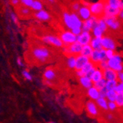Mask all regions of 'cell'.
Segmentation results:
<instances>
[{
  "instance_id": "obj_1",
  "label": "cell",
  "mask_w": 123,
  "mask_h": 123,
  "mask_svg": "<svg viewBox=\"0 0 123 123\" xmlns=\"http://www.w3.org/2000/svg\"><path fill=\"white\" fill-rule=\"evenodd\" d=\"M24 56L30 66H41L58 61L61 53L58 48L48 47L41 41L32 40Z\"/></svg>"
},
{
  "instance_id": "obj_2",
  "label": "cell",
  "mask_w": 123,
  "mask_h": 123,
  "mask_svg": "<svg viewBox=\"0 0 123 123\" xmlns=\"http://www.w3.org/2000/svg\"><path fill=\"white\" fill-rule=\"evenodd\" d=\"M69 75L58 64L48 66L43 74V82L49 87L61 88L65 87Z\"/></svg>"
},
{
  "instance_id": "obj_3",
  "label": "cell",
  "mask_w": 123,
  "mask_h": 123,
  "mask_svg": "<svg viewBox=\"0 0 123 123\" xmlns=\"http://www.w3.org/2000/svg\"><path fill=\"white\" fill-rule=\"evenodd\" d=\"M38 39L41 40L43 43H46L47 44L54 47L55 48H62L64 47V44L59 38V36H57L55 35L51 34V33H41L39 36H37Z\"/></svg>"
},
{
  "instance_id": "obj_4",
  "label": "cell",
  "mask_w": 123,
  "mask_h": 123,
  "mask_svg": "<svg viewBox=\"0 0 123 123\" xmlns=\"http://www.w3.org/2000/svg\"><path fill=\"white\" fill-rule=\"evenodd\" d=\"M89 10L91 11L92 16L96 17L97 19L104 18V8H105V4L102 2L99 1L97 2H95L94 4H91L89 6Z\"/></svg>"
},
{
  "instance_id": "obj_5",
  "label": "cell",
  "mask_w": 123,
  "mask_h": 123,
  "mask_svg": "<svg viewBox=\"0 0 123 123\" xmlns=\"http://www.w3.org/2000/svg\"><path fill=\"white\" fill-rule=\"evenodd\" d=\"M108 68L114 70L115 72H121L123 69V63L121 60V56L118 54H116L114 56L108 60Z\"/></svg>"
},
{
  "instance_id": "obj_6",
  "label": "cell",
  "mask_w": 123,
  "mask_h": 123,
  "mask_svg": "<svg viewBox=\"0 0 123 123\" xmlns=\"http://www.w3.org/2000/svg\"><path fill=\"white\" fill-rule=\"evenodd\" d=\"M87 116L92 119L97 118L99 114V109L96 103L92 99H89L86 103L85 105Z\"/></svg>"
},
{
  "instance_id": "obj_7",
  "label": "cell",
  "mask_w": 123,
  "mask_h": 123,
  "mask_svg": "<svg viewBox=\"0 0 123 123\" xmlns=\"http://www.w3.org/2000/svg\"><path fill=\"white\" fill-rule=\"evenodd\" d=\"M15 10L18 17L21 19H30L33 17V11L22 5L16 7Z\"/></svg>"
},
{
  "instance_id": "obj_8",
  "label": "cell",
  "mask_w": 123,
  "mask_h": 123,
  "mask_svg": "<svg viewBox=\"0 0 123 123\" xmlns=\"http://www.w3.org/2000/svg\"><path fill=\"white\" fill-rule=\"evenodd\" d=\"M118 44H119L118 42L113 37L108 36L102 37V47H103V49L105 50L107 49L114 50L116 47L118 46Z\"/></svg>"
},
{
  "instance_id": "obj_9",
  "label": "cell",
  "mask_w": 123,
  "mask_h": 123,
  "mask_svg": "<svg viewBox=\"0 0 123 123\" xmlns=\"http://www.w3.org/2000/svg\"><path fill=\"white\" fill-rule=\"evenodd\" d=\"M59 38L64 44V47L77 41V36H74L71 31H63L60 33Z\"/></svg>"
},
{
  "instance_id": "obj_10",
  "label": "cell",
  "mask_w": 123,
  "mask_h": 123,
  "mask_svg": "<svg viewBox=\"0 0 123 123\" xmlns=\"http://www.w3.org/2000/svg\"><path fill=\"white\" fill-rule=\"evenodd\" d=\"M90 61L89 58H87L86 56H83L82 55H78L76 57V62H75V67H74V71L77 72L82 69L83 67Z\"/></svg>"
},
{
  "instance_id": "obj_11",
  "label": "cell",
  "mask_w": 123,
  "mask_h": 123,
  "mask_svg": "<svg viewBox=\"0 0 123 123\" xmlns=\"http://www.w3.org/2000/svg\"><path fill=\"white\" fill-rule=\"evenodd\" d=\"M92 41V36L89 32H82V33L77 37V41L82 46L88 45Z\"/></svg>"
},
{
  "instance_id": "obj_12",
  "label": "cell",
  "mask_w": 123,
  "mask_h": 123,
  "mask_svg": "<svg viewBox=\"0 0 123 123\" xmlns=\"http://www.w3.org/2000/svg\"><path fill=\"white\" fill-rule=\"evenodd\" d=\"M97 18L93 16H92L88 19L84 21L83 22V32H89L91 31L94 27V25L97 22Z\"/></svg>"
},
{
  "instance_id": "obj_13",
  "label": "cell",
  "mask_w": 123,
  "mask_h": 123,
  "mask_svg": "<svg viewBox=\"0 0 123 123\" xmlns=\"http://www.w3.org/2000/svg\"><path fill=\"white\" fill-rule=\"evenodd\" d=\"M121 12L120 9H116V8H112L109 7L107 5H105V8H104V18L107 17H117L119 16V13Z\"/></svg>"
},
{
  "instance_id": "obj_14",
  "label": "cell",
  "mask_w": 123,
  "mask_h": 123,
  "mask_svg": "<svg viewBox=\"0 0 123 123\" xmlns=\"http://www.w3.org/2000/svg\"><path fill=\"white\" fill-rule=\"evenodd\" d=\"M33 17L43 21H49L52 18L49 13L43 10L37 11V12H33Z\"/></svg>"
},
{
  "instance_id": "obj_15",
  "label": "cell",
  "mask_w": 123,
  "mask_h": 123,
  "mask_svg": "<svg viewBox=\"0 0 123 123\" xmlns=\"http://www.w3.org/2000/svg\"><path fill=\"white\" fill-rule=\"evenodd\" d=\"M103 78L107 81L117 80V73L111 69H107L103 71Z\"/></svg>"
},
{
  "instance_id": "obj_16",
  "label": "cell",
  "mask_w": 123,
  "mask_h": 123,
  "mask_svg": "<svg viewBox=\"0 0 123 123\" xmlns=\"http://www.w3.org/2000/svg\"><path fill=\"white\" fill-rule=\"evenodd\" d=\"M78 14H79V16H80V18L83 20V21H86L87 19H88L92 16V13H91V11L89 10L88 7H81L78 11Z\"/></svg>"
},
{
  "instance_id": "obj_17",
  "label": "cell",
  "mask_w": 123,
  "mask_h": 123,
  "mask_svg": "<svg viewBox=\"0 0 123 123\" xmlns=\"http://www.w3.org/2000/svg\"><path fill=\"white\" fill-rule=\"evenodd\" d=\"M70 15H71V18H72V29H74V28H81L82 25H83V22H82L81 19L80 18V17L74 13H70Z\"/></svg>"
},
{
  "instance_id": "obj_18",
  "label": "cell",
  "mask_w": 123,
  "mask_h": 123,
  "mask_svg": "<svg viewBox=\"0 0 123 123\" xmlns=\"http://www.w3.org/2000/svg\"><path fill=\"white\" fill-rule=\"evenodd\" d=\"M90 46L92 47V49L100 51L103 49L102 47V38H97L94 37V38H92V41L90 42Z\"/></svg>"
},
{
  "instance_id": "obj_19",
  "label": "cell",
  "mask_w": 123,
  "mask_h": 123,
  "mask_svg": "<svg viewBox=\"0 0 123 123\" xmlns=\"http://www.w3.org/2000/svg\"><path fill=\"white\" fill-rule=\"evenodd\" d=\"M63 24L65 25V26L72 30V18H71V15L70 13L68 12V11H63Z\"/></svg>"
},
{
  "instance_id": "obj_20",
  "label": "cell",
  "mask_w": 123,
  "mask_h": 123,
  "mask_svg": "<svg viewBox=\"0 0 123 123\" xmlns=\"http://www.w3.org/2000/svg\"><path fill=\"white\" fill-rule=\"evenodd\" d=\"M78 80H79V83L80 84V86L84 89H87L88 90V88H90L91 87L93 86L92 81L86 77H80V78H78Z\"/></svg>"
},
{
  "instance_id": "obj_21",
  "label": "cell",
  "mask_w": 123,
  "mask_h": 123,
  "mask_svg": "<svg viewBox=\"0 0 123 123\" xmlns=\"http://www.w3.org/2000/svg\"><path fill=\"white\" fill-rule=\"evenodd\" d=\"M87 96L88 97H90L92 100L94 101V100H97L99 97V90L93 86L92 87H91L90 88H88L87 90Z\"/></svg>"
},
{
  "instance_id": "obj_22",
  "label": "cell",
  "mask_w": 123,
  "mask_h": 123,
  "mask_svg": "<svg viewBox=\"0 0 123 123\" xmlns=\"http://www.w3.org/2000/svg\"><path fill=\"white\" fill-rule=\"evenodd\" d=\"M96 104H97L99 110H101V111H108V101L105 98L99 97L96 100Z\"/></svg>"
},
{
  "instance_id": "obj_23",
  "label": "cell",
  "mask_w": 123,
  "mask_h": 123,
  "mask_svg": "<svg viewBox=\"0 0 123 123\" xmlns=\"http://www.w3.org/2000/svg\"><path fill=\"white\" fill-rule=\"evenodd\" d=\"M103 78V70L96 67V70H95V72L92 76V83H95L99 80H101Z\"/></svg>"
},
{
  "instance_id": "obj_24",
  "label": "cell",
  "mask_w": 123,
  "mask_h": 123,
  "mask_svg": "<svg viewBox=\"0 0 123 123\" xmlns=\"http://www.w3.org/2000/svg\"><path fill=\"white\" fill-rule=\"evenodd\" d=\"M89 59H90V61H92L94 65L98 64L100 62V51L93 50Z\"/></svg>"
},
{
  "instance_id": "obj_25",
  "label": "cell",
  "mask_w": 123,
  "mask_h": 123,
  "mask_svg": "<svg viewBox=\"0 0 123 123\" xmlns=\"http://www.w3.org/2000/svg\"><path fill=\"white\" fill-rule=\"evenodd\" d=\"M92 52H93V49H92V47L90 46V44H88V45L83 46L80 55H83V56H86L87 58H90Z\"/></svg>"
},
{
  "instance_id": "obj_26",
  "label": "cell",
  "mask_w": 123,
  "mask_h": 123,
  "mask_svg": "<svg viewBox=\"0 0 123 123\" xmlns=\"http://www.w3.org/2000/svg\"><path fill=\"white\" fill-rule=\"evenodd\" d=\"M92 30L93 32V34H94V37H97V38H102L103 37V30L101 29H100V27L98 26L97 22L94 25Z\"/></svg>"
},
{
  "instance_id": "obj_27",
  "label": "cell",
  "mask_w": 123,
  "mask_h": 123,
  "mask_svg": "<svg viewBox=\"0 0 123 123\" xmlns=\"http://www.w3.org/2000/svg\"><path fill=\"white\" fill-rule=\"evenodd\" d=\"M43 5L39 1V0H34V1H33L32 5L31 7V9L32 10H34V11H36V12H37V11H40V10H43Z\"/></svg>"
},
{
  "instance_id": "obj_28",
  "label": "cell",
  "mask_w": 123,
  "mask_h": 123,
  "mask_svg": "<svg viewBox=\"0 0 123 123\" xmlns=\"http://www.w3.org/2000/svg\"><path fill=\"white\" fill-rule=\"evenodd\" d=\"M97 25L98 26L100 27L103 32V33H106L108 30V27L105 23V21L104 20V18H100V19H98L97 20Z\"/></svg>"
},
{
  "instance_id": "obj_29",
  "label": "cell",
  "mask_w": 123,
  "mask_h": 123,
  "mask_svg": "<svg viewBox=\"0 0 123 123\" xmlns=\"http://www.w3.org/2000/svg\"><path fill=\"white\" fill-rule=\"evenodd\" d=\"M114 103L118 108H123V93H117Z\"/></svg>"
},
{
  "instance_id": "obj_30",
  "label": "cell",
  "mask_w": 123,
  "mask_h": 123,
  "mask_svg": "<svg viewBox=\"0 0 123 123\" xmlns=\"http://www.w3.org/2000/svg\"><path fill=\"white\" fill-rule=\"evenodd\" d=\"M106 83H107V80H105L104 78H103V79L101 80H99L95 83H93V86L97 89V90H101V89H103V88L105 87L106 86Z\"/></svg>"
},
{
  "instance_id": "obj_31",
  "label": "cell",
  "mask_w": 123,
  "mask_h": 123,
  "mask_svg": "<svg viewBox=\"0 0 123 123\" xmlns=\"http://www.w3.org/2000/svg\"><path fill=\"white\" fill-rule=\"evenodd\" d=\"M116 97H117V92L114 90L108 91L107 94H106V97L108 99L109 102H115Z\"/></svg>"
},
{
  "instance_id": "obj_32",
  "label": "cell",
  "mask_w": 123,
  "mask_h": 123,
  "mask_svg": "<svg viewBox=\"0 0 123 123\" xmlns=\"http://www.w3.org/2000/svg\"><path fill=\"white\" fill-rule=\"evenodd\" d=\"M117 80H109V81H107L106 83V86H105V88H107L108 91H110V90H114L117 85Z\"/></svg>"
},
{
  "instance_id": "obj_33",
  "label": "cell",
  "mask_w": 123,
  "mask_h": 123,
  "mask_svg": "<svg viewBox=\"0 0 123 123\" xmlns=\"http://www.w3.org/2000/svg\"><path fill=\"white\" fill-rule=\"evenodd\" d=\"M21 4L27 7H31L34 0H20Z\"/></svg>"
},
{
  "instance_id": "obj_34",
  "label": "cell",
  "mask_w": 123,
  "mask_h": 123,
  "mask_svg": "<svg viewBox=\"0 0 123 123\" xmlns=\"http://www.w3.org/2000/svg\"><path fill=\"white\" fill-rule=\"evenodd\" d=\"M80 7H80V3H78V2H73V3H72V5H71V8H72V10L73 11H74V12H78Z\"/></svg>"
},
{
  "instance_id": "obj_35",
  "label": "cell",
  "mask_w": 123,
  "mask_h": 123,
  "mask_svg": "<svg viewBox=\"0 0 123 123\" xmlns=\"http://www.w3.org/2000/svg\"><path fill=\"white\" fill-rule=\"evenodd\" d=\"M117 53H116V52H114V50H111V49H107L106 50V57L108 60L112 58Z\"/></svg>"
},
{
  "instance_id": "obj_36",
  "label": "cell",
  "mask_w": 123,
  "mask_h": 123,
  "mask_svg": "<svg viewBox=\"0 0 123 123\" xmlns=\"http://www.w3.org/2000/svg\"><path fill=\"white\" fill-rule=\"evenodd\" d=\"M114 91L117 93H123V83H117Z\"/></svg>"
},
{
  "instance_id": "obj_37",
  "label": "cell",
  "mask_w": 123,
  "mask_h": 123,
  "mask_svg": "<svg viewBox=\"0 0 123 123\" xmlns=\"http://www.w3.org/2000/svg\"><path fill=\"white\" fill-rule=\"evenodd\" d=\"M71 32L76 36H80L82 33V28H74L71 30Z\"/></svg>"
},
{
  "instance_id": "obj_38",
  "label": "cell",
  "mask_w": 123,
  "mask_h": 123,
  "mask_svg": "<svg viewBox=\"0 0 123 123\" xmlns=\"http://www.w3.org/2000/svg\"><path fill=\"white\" fill-rule=\"evenodd\" d=\"M107 92H108V90L107 88L105 87L103 88V89L99 91V97H102V98H105L106 97V94H107Z\"/></svg>"
},
{
  "instance_id": "obj_39",
  "label": "cell",
  "mask_w": 123,
  "mask_h": 123,
  "mask_svg": "<svg viewBox=\"0 0 123 123\" xmlns=\"http://www.w3.org/2000/svg\"><path fill=\"white\" fill-rule=\"evenodd\" d=\"M10 4L12 5L15 8L20 6L21 4V1L20 0H10Z\"/></svg>"
},
{
  "instance_id": "obj_40",
  "label": "cell",
  "mask_w": 123,
  "mask_h": 123,
  "mask_svg": "<svg viewBox=\"0 0 123 123\" xmlns=\"http://www.w3.org/2000/svg\"><path fill=\"white\" fill-rule=\"evenodd\" d=\"M95 70H96V67L94 66V68L92 69H91L90 71H89L87 74H86V77H88V78H89L91 80H92V76H93V74H94V72H95Z\"/></svg>"
},
{
  "instance_id": "obj_41",
  "label": "cell",
  "mask_w": 123,
  "mask_h": 123,
  "mask_svg": "<svg viewBox=\"0 0 123 123\" xmlns=\"http://www.w3.org/2000/svg\"><path fill=\"white\" fill-rule=\"evenodd\" d=\"M22 74H23V75L25 76V77L26 78L27 80H32V77H31V76H30V73L28 72V71L25 70L23 72H22Z\"/></svg>"
},
{
  "instance_id": "obj_42",
  "label": "cell",
  "mask_w": 123,
  "mask_h": 123,
  "mask_svg": "<svg viewBox=\"0 0 123 123\" xmlns=\"http://www.w3.org/2000/svg\"><path fill=\"white\" fill-rule=\"evenodd\" d=\"M11 17H12V19L13 20L15 23H17V17L14 14H11Z\"/></svg>"
},
{
  "instance_id": "obj_43",
  "label": "cell",
  "mask_w": 123,
  "mask_h": 123,
  "mask_svg": "<svg viewBox=\"0 0 123 123\" xmlns=\"http://www.w3.org/2000/svg\"><path fill=\"white\" fill-rule=\"evenodd\" d=\"M17 62H18V65H20V66H21V65H22V64H21V59H20V58H18Z\"/></svg>"
},
{
  "instance_id": "obj_44",
  "label": "cell",
  "mask_w": 123,
  "mask_h": 123,
  "mask_svg": "<svg viewBox=\"0 0 123 123\" xmlns=\"http://www.w3.org/2000/svg\"><path fill=\"white\" fill-rule=\"evenodd\" d=\"M47 1L51 2V3H55V2H56V0H47Z\"/></svg>"
},
{
  "instance_id": "obj_45",
  "label": "cell",
  "mask_w": 123,
  "mask_h": 123,
  "mask_svg": "<svg viewBox=\"0 0 123 123\" xmlns=\"http://www.w3.org/2000/svg\"><path fill=\"white\" fill-rule=\"evenodd\" d=\"M48 123H54V122H48Z\"/></svg>"
},
{
  "instance_id": "obj_46",
  "label": "cell",
  "mask_w": 123,
  "mask_h": 123,
  "mask_svg": "<svg viewBox=\"0 0 123 123\" xmlns=\"http://www.w3.org/2000/svg\"><path fill=\"white\" fill-rule=\"evenodd\" d=\"M121 1H122V2H123V0H121Z\"/></svg>"
}]
</instances>
